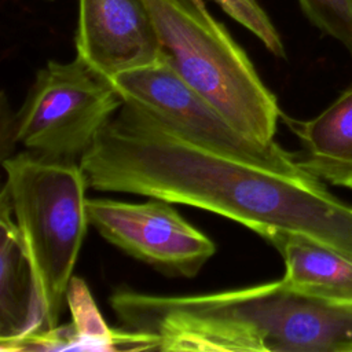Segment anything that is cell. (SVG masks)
I'll return each mask as SVG.
<instances>
[{"instance_id": "6da1fadb", "label": "cell", "mask_w": 352, "mask_h": 352, "mask_svg": "<svg viewBox=\"0 0 352 352\" xmlns=\"http://www.w3.org/2000/svg\"><path fill=\"white\" fill-rule=\"evenodd\" d=\"M88 186L183 204L236 221L265 239L285 231L352 256V205L296 155L256 164L201 144L125 102L80 160Z\"/></svg>"}, {"instance_id": "7a4b0ae2", "label": "cell", "mask_w": 352, "mask_h": 352, "mask_svg": "<svg viewBox=\"0 0 352 352\" xmlns=\"http://www.w3.org/2000/svg\"><path fill=\"white\" fill-rule=\"evenodd\" d=\"M109 304L122 329L148 336L158 351L352 352V305L283 279L187 296L120 289Z\"/></svg>"}, {"instance_id": "3957f363", "label": "cell", "mask_w": 352, "mask_h": 352, "mask_svg": "<svg viewBox=\"0 0 352 352\" xmlns=\"http://www.w3.org/2000/svg\"><path fill=\"white\" fill-rule=\"evenodd\" d=\"M3 168L1 199L21 232L41 302V333H47L58 327L67 301L89 224L85 197L89 186L78 162L45 160L28 151L8 155Z\"/></svg>"}, {"instance_id": "277c9868", "label": "cell", "mask_w": 352, "mask_h": 352, "mask_svg": "<svg viewBox=\"0 0 352 352\" xmlns=\"http://www.w3.org/2000/svg\"><path fill=\"white\" fill-rule=\"evenodd\" d=\"M154 19L162 59L232 125L270 144L280 107L243 48L202 0H143Z\"/></svg>"}, {"instance_id": "5b68a950", "label": "cell", "mask_w": 352, "mask_h": 352, "mask_svg": "<svg viewBox=\"0 0 352 352\" xmlns=\"http://www.w3.org/2000/svg\"><path fill=\"white\" fill-rule=\"evenodd\" d=\"M122 103L111 80L80 56L50 60L11 120L12 142L45 160L80 164Z\"/></svg>"}, {"instance_id": "8992f818", "label": "cell", "mask_w": 352, "mask_h": 352, "mask_svg": "<svg viewBox=\"0 0 352 352\" xmlns=\"http://www.w3.org/2000/svg\"><path fill=\"white\" fill-rule=\"evenodd\" d=\"M110 80L125 102L144 109L201 144L270 166L286 165L294 158V153L276 142L264 144L239 131L164 59Z\"/></svg>"}, {"instance_id": "52a82bcc", "label": "cell", "mask_w": 352, "mask_h": 352, "mask_svg": "<svg viewBox=\"0 0 352 352\" xmlns=\"http://www.w3.org/2000/svg\"><path fill=\"white\" fill-rule=\"evenodd\" d=\"M87 212L106 241L164 274L192 278L216 252L213 241L164 199L88 198Z\"/></svg>"}, {"instance_id": "ba28073f", "label": "cell", "mask_w": 352, "mask_h": 352, "mask_svg": "<svg viewBox=\"0 0 352 352\" xmlns=\"http://www.w3.org/2000/svg\"><path fill=\"white\" fill-rule=\"evenodd\" d=\"M76 55L103 76L162 59L154 19L143 0H78Z\"/></svg>"}, {"instance_id": "9c48e42d", "label": "cell", "mask_w": 352, "mask_h": 352, "mask_svg": "<svg viewBox=\"0 0 352 352\" xmlns=\"http://www.w3.org/2000/svg\"><path fill=\"white\" fill-rule=\"evenodd\" d=\"M8 204L1 199L0 341L1 349L41 333L43 309L26 249Z\"/></svg>"}, {"instance_id": "30bf717a", "label": "cell", "mask_w": 352, "mask_h": 352, "mask_svg": "<svg viewBox=\"0 0 352 352\" xmlns=\"http://www.w3.org/2000/svg\"><path fill=\"white\" fill-rule=\"evenodd\" d=\"M280 118L298 138V164L324 183L352 188V87L311 120Z\"/></svg>"}, {"instance_id": "8fae6325", "label": "cell", "mask_w": 352, "mask_h": 352, "mask_svg": "<svg viewBox=\"0 0 352 352\" xmlns=\"http://www.w3.org/2000/svg\"><path fill=\"white\" fill-rule=\"evenodd\" d=\"M282 256L283 280L293 289L352 305V256L301 234L278 231L265 238Z\"/></svg>"}, {"instance_id": "7c38bea8", "label": "cell", "mask_w": 352, "mask_h": 352, "mask_svg": "<svg viewBox=\"0 0 352 352\" xmlns=\"http://www.w3.org/2000/svg\"><path fill=\"white\" fill-rule=\"evenodd\" d=\"M308 21L352 56V0H297Z\"/></svg>"}, {"instance_id": "4fadbf2b", "label": "cell", "mask_w": 352, "mask_h": 352, "mask_svg": "<svg viewBox=\"0 0 352 352\" xmlns=\"http://www.w3.org/2000/svg\"><path fill=\"white\" fill-rule=\"evenodd\" d=\"M235 22L253 33L264 47L278 58H286L279 32L257 0H213Z\"/></svg>"}, {"instance_id": "5bb4252c", "label": "cell", "mask_w": 352, "mask_h": 352, "mask_svg": "<svg viewBox=\"0 0 352 352\" xmlns=\"http://www.w3.org/2000/svg\"><path fill=\"white\" fill-rule=\"evenodd\" d=\"M47 1H54V0H47Z\"/></svg>"}]
</instances>
